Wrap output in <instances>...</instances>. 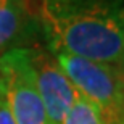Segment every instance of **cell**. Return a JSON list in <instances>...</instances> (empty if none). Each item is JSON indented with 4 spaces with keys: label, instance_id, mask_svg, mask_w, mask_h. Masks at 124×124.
I'll list each match as a JSON object with an SVG mask.
<instances>
[{
    "label": "cell",
    "instance_id": "cell-1",
    "mask_svg": "<svg viewBox=\"0 0 124 124\" xmlns=\"http://www.w3.org/2000/svg\"><path fill=\"white\" fill-rule=\"evenodd\" d=\"M44 45L116 66L124 60V0H39Z\"/></svg>",
    "mask_w": 124,
    "mask_h": 124
},
{
    "label": "cell",
    "instance_id": "cell-2",
    "mask_svg": "<svg viewBox=\"0 0 124 124\" xmlns=\"http://www.w3.org/2000/svg\"><path fill=\"white\" fill-rule=\"evenodd\" d=\"M55 58L79 95L93 103L108 124H121L124 118V93L115 66L69 53H55Z\"/></svg>",
    "mask_w": 124,
    "mask_h": 124
},
{
    "label": "cell",
    "instance_id": "cell-3",
    "mask_svg": "<svg viewBox=\"0 0 124 124\" xmlns=\"http://www.w3.org/2000/svg\"><path fill=\"white\" fill-rule=\"evenodd\" d=\"M0 78L15 124H48L28 48H13L0 56Z\"/></svg>",
    "mask_w": 124,
    "mask_h": 124
},
{
    "label": "cell",
    "instance_id": "cell-4",
    "mask_svg": "<svg viewBox=\"0 0 124 124\" xmlns=\"http://www.w3.org/2000/svg\"><path fill=\"white\" fill-rule=\"evenodd\" d=\"M28 55L34 69L36 85L45 108L48 124H60L79 95L78 90L60 68L55 55L44 44L29 47Z\"/></svg>",
    "mask_w": 124,
    "mask_h": 124
},
{
    "label": "cell",
    "instance_id": "cell-5",
    "mask_svg": "<svg viewBox=\"0 0 124 124\" xmlns=\"http://www.w3.org/2000/svg\"><path fill=\"white\" fill-rule=\"evenodd\" d=\"M44 44L39 0H0V56Z\"/></svg>",
    "mask_w": 124,
    "mask_h": 124
},
{
    "label": "cell",
    "instance_id": "cell-6",
    "mask_svg": "<svg viewBox=\"0 0 124 124\" xmlns=\"http://www.w3.org/2000/svg\"><path fill=\"white\" fill-rule=\"evenodd\" d=\"M60 124H108L101 111L93 103L78 95Z\"/></svg>",
    "mask_w": 124,
    "mask_h": 124
},
{
    "label": "cell",
    "instance_id": "cell-7",
    "mask_svg": "<svg viewBox=\"0 0 124 124\" xmlns=\"http://www.w3.org/2000/svg\"><path fill=\"white\" fill-rule=\"evenodd\" d=\"M0 124H15V119L11 116V111L7 103V97L3 92V84H2V78H0Z\"/></svg>",
    "mask_w": 124,
    "mask_h": 124
},
{
    "label": "cell",
    "instance_id": "cell-8",
    "mask_svg": "<svg viewBox=\"0 0 124 124\" xmlns=\"http://www.w3.org/2000/svg\"><path fill=\"white\" fill-rule=\"evenodd\" d=\"M115 71H116V78H118V82H119V87L124 93V60L121 61L119 64L115 66Z\"/></svg>",
    "mask_w": 124,
    "mask_h": 124
},
{
    "label": "cell",
    "instance_id": "cell-9",
    "mask_svg": "<svg viewBox=\"0 0 124 124\" xmlns=\"http://www.w3.org/2000/svg\"><path fill=\"white\" fill-rule=\"evenodd\" d=\"M121 124H124V118H123V121H121Z\"/></svg>",
    "mask_w": 124,
    "mask_h": 124
}]
</instances>
